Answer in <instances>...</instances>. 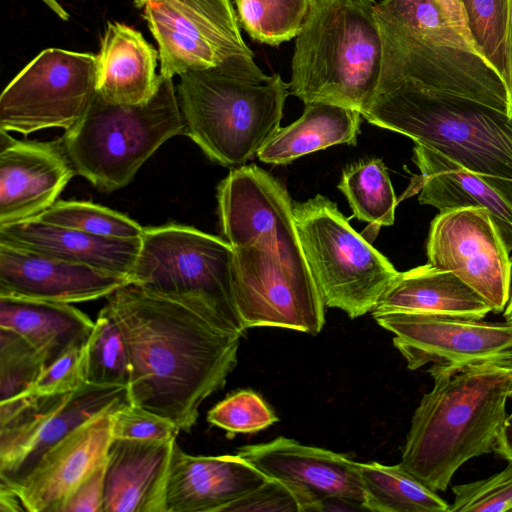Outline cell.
<instances>
[{"label":"cell","mask_w":512,"mask_h":512,"mask_svg":"<svg viewBox=\"0 0 512 512\" xmlns=\"http://www.w3.org/2000/svg\"><path fill=\"white\" fill-rule=\"evenodd\" d=\"M0 242L129 278L141 237L97 236L34 217L0 226Z\"/></svg>","instance_id":"24"},{"label":"cell","mask_w":512,"mask_h":512,"mask_svg":"<svg viewBox=\"0 0 512 512\" xmlns=\"http://www.w3.org/2000/svg\"><path fill=\"white\" fill-rule=\"evenodd\" d=\"M159 52L138 30L109 22L96 55V93L112 104L148 102L163 80L156 73Z\"/></svg>","instance_id":"25"},{"label":"cell","mask_w":512,"mask_h":512,"mask_svg":"<svg viewBox=\"0 0 512 512\" xmlns=\"http://www.w3.org/2000/svg\"><path fill=\"white\" fill-rule=\"evenodd\" d=\"M310 1H312V0H310Z\"/></svg>","instance_id":"50"},{"label":"cell","mask_w":512,"mask_h":512,"mask_svg":"<svg viewBox=\"0 0 512 512\" xmlns=\"http://www.w3.org/2000/svg\"><path fill=\"white\" fill-rule=\"evenodd\" d=\"M278 420L264 400L248 390L229 395L207 414V421L227 431L229 437L258 432Z\"/></svg>","instance_id":"36"},{"label":"cell","mask_w":512,"mask_h":512,"mask_svg":"<svg viewBox=\"0 0 512 512\" xmlns=\"http://www.w3.org/2000/svg\"><path fill=\"white\" fill-rule=\"evenodd\" d=\"M130 376V359L123 333L105 305L86 342L85 381L97 386L127 387Z\"/></svg>","instance_id":"31"},{"label":"cell","mask_w":512,"mask_h":512,"mask_svg":"<svg viewBox=\"0 0 512 512\" xmlns=\"http://www.w3.org/2000/svg\"><path fill=\"white\" fill-rule=\"evenodd\" d=\"M476 50L509 82L512 0H460Z\"/></svg>","instance_id":"32"},{"label":"cell","mask_w":512,"mask_h":512,"mask_svg":"<svg viewBox=\"0 0 512 512\" xmlns=\"http://www.w3.org/2000/svg\"><path fill=\"white\" fill-rule=\"evenodd\" d=\"M361 113L345 106L311 102L295 122L280 129L261 148L257 157L273 165H286L333 145H356Z\"/></svg>","instance_id":"28"},{"label":"cell","mask_w":512,"mask_h":512,"mask_svg":"<svg viewBox=\"0 0 512 512\" xmlns=\"http://www.w3.org/2000/svg\"><path fill=\"white\" fill-rule=\"evenodd\" d=\"M445 20L474 48L468 23L460 0H433ZM476 49V48H475Z\"/></svg>","instance_id":"42"},{"label":"cell","mask_w":512,"mask_h":512,"mask_svg":"<svg viewBox=\"0 0 512 512\" xmlns=\"http://www.w3.org/2000/svg\"><path fill=\"white\" fill-rule=\"evenodd\" d=\"M85 348L86 343L76 345L47 365L34 384L31 394H69L86 384Z\"/></svg>","instance_id":"39"},{"label":"cell","mask_w":512,"mask_h":512,"mask_svg":"<svg viewBox=\"0 0 512 512\" xmlns=\"http://www.w3.org/2000/svg\"><path fill=\"white\" fill-rule=\"evenodd\" d=\"M499 457L512 461V423H506L503 435L495 452Z\"/></svg>","instance_id":"45"},{"label":"cell","mask_w":512,"mask_h":512,"mask_svg":"<svg viewBox=\"0 0 512 512\" xmlns=\"http://www.w3.org/2000/svg\"><path fill=\"white\" fill-rule=\"evenodd\" d=\"M36 218L53 225L111 238H138L144 231V227L128 216L87 201H57Z\"/></svg>","instance_id":"34"},{"label":"cell","mask_w":512,"mask_h":512,"mask_svg":"<svg viewBox=\"0 0 512 512\" xmlns=\"http://www.w3.org/2000/svg\"><path fill=\"white\" fill-rule=\"evenodd\" d=\"M96 55L48 48L30 61L0 97V129L24 135L73 127L96 94Z\"/></svg>","instance_id":"12"},{"label":"cell","mask_w":512,"mask_h":512,"mask_svg":"<svg viewBox=\"0 0 512 512\" xmlns=\"http://www.w3.org/2000/svg\"><path fill=\"white\" fill-rule=\"evenodd\" d=\"M0 511H26L16 491L3 482H0Z\"/></svg>","instance_id":"44"},{"label":"cell","mask_w":512,"mask_h":512,"mask_svg":"<svg viewBox=\"0 0 512 512\" xmlns=\"http://www.w3.org/2000/svg\"><path fill=\"white\" fill-rule=\"evenodd\" d=\"M128 403L127 387L88 383L69 394L29 396L0 419V482L15 485L65 436Z\"/></svg>","instance_id":"14"},{"label":"cell","mask_w":512,"mask_h":512,"mask_svg":"<svg viewBox=\"0 0 512 512\" xmlns=\"http://www.w3.org/2000/svg\"><path fill=\"white\" fill-rule=\"evenodd\" d=\"M379 87L401 80L444 91L508 94L492 65L443 17L433 0H381Z\"/></svg>","instance_id":"6"},{"label":"cell","mask_w":512,"mask_h":512,"mask_svg":"<svg viewBox=\"0 0 512 512\" xmlns=\"http://www.w3.org/2000/svg\"><path fill=\"white\" fill-rule=\"evenodd\" d=\"M75 174L60 139L20 141L0 129V226L43 213Z\"/></svg>","instance_id":"17"},{"label":"cell","mask_w":512,"mask_h":512,"mask_svg":"<svg viewBox=\"0 0 512 512\" xmlns=\"http://www.w3.org/2000/svg\"><path fill=\"white\" fill-rule=\"evenodd\" d=\"M105 471L106 459L73 490L60 512H103Z\"/></svg>","instance_id":"41"},{"label":"cell","mask_w":512,"mask_h":512,"mask_svg":"<svg viewBox=\"0 0 512 512\" xmlns=\"http://www.w3.org/2000/svg\"><path fill=\"white\" fill-rule=\"evenodd\" d=\"M237 454L266 477L280 480L296 491L302 512H313L326 496H341L363 503L357 462L345 455L278 437L270 442L245 445Z\"/></svg>","instance_id":"18"},{"label":"cell","mask_w":512,"mask_h":512,"mask_svg":"<svg viewBox=\"0 0 512 512\" xmlns=\"http://www.w3.org/2000/svg\"><path fill=\"white\" fill-rule=\"evenodd\" d=\"M507 91H508V96H509L511 112H512V17H511L510 41H509V82L507 85Z\"/></svg>","instance_id":"47"},{"label":"cell","mask_w":512,"mask_h":512,"mask_svg":"<svg viewBox=\"0 0 512 512\" xmlns=\"http://www.w3.org/2000/svg\"><path fill=\"white\" fill-rule=\"evenodd\" d=\"M239 25L255 41L277 46L297 37L310 0H234Z\"/></svg>","instance_id":"33"},{"label":"cell","mask_w":512,"mask_h":512,"mask_svg":"<svg viewBox=\"0 0 512 512\" xmlns=\"http://www.w3.org/2000/svg\"><path fill=\"white\" fill-rule=\"evenodd\" d=\"M120 407L94 416L65 436L22 480L10 486L26 511L60 512L73 490L106 459L112 440V414Z\"/></svg>","instance_id":"19"},{"label":"cell","mask_w":512,"mask_h":512,"mask_svg":"<svg viewBox=\"0 0 512 512\" xmlns=\"http://www.w3.org/2000/svg\"><path fill=\"white\" fill-rule=\"evenodd\" d=\"M503 315H504L505 320H512V291H511L510 299L504 309Z\"/></svg>","instance_id":"48"},{"label":"cell","mask_w":512,"mask_h":512,"mask_svg":"<svg viewBox=\"0 0 512 512\" xmlns=\"http://www.w3.org/2000/svg\"><path fill=\"white\" fill-rule=\"evenodd\" d=\"M184 131L173 78H163L143 104H112L96 93L60 140L76 174L108 193L128 185L164 142Z\"/></svg>","instance_id":"7"},{"label":"cell","mask_w":512,"mask_h":512,"mask_svg":"<svg viewBox=\"0 0 512 512\" xmlns=\"http://www.w3.org/2000/svg\"><path fill=\"white\" fill-rule=\"evenodd\" d=\"M180 430L166 418L131 402L112 414V438L130 440H169Z\"/></svg>","instance_id":"38"},{"label":"cell","mask_w":512,"mask_h":512,"mask_svg":"<svg viewBox=\"0 0 512 512\" xmlns=\"http://www.w3.org/2000/svg\"><path fill=\"white\" fill-rule=\"evenodd\" d=\"M415 176L400 200L419 194L418 201L439 211L481 207L488 211L509 252L512 251V200L483 178L441 154L415 144Z\"/></svg>","instance_id":"23"},{"label":"cell","mask_w":512,"mask_h":512,"mask_svg":"<svg viewBox=\"0 0 512 512\" xmlns=\"http://www.w3.org/2000/svg\"><path fill=\"white\" fill-rule=\"evenodd\" d=\"M511 398H512V396H511ZM507 421L512 423V413L510 415H508Z\"/></svg>","instance_id":"49"},{"label":"cell","mask_w":512,"mask_h":512,"mask_svg":"<svg viewBox=\"0 0 512 512\" xmlns=\"http://www.w3.org/2000/svg\"><path fill=\"white\" fill-rule=\"evenodd\" d=\"M300 245L327 307L350 318L371 312L399 273L355 231L336 203L317 194L293 203Z\"/></svg>","instance_id":"9"},{"label":"cell","mask_w":512,"mask_h":512,"mask_svg":"<svg viewBox=\"0 0 512 512\" xmlns=\"http://www.w3.org/2000/svg\"><path fill=\"white\" fill-rule=\"evenodd\" d=\"M106 299L129 353L130 402L190 432L236 367L244 332L134 284Z\"/></svg>","instance_id":"1"},{"label":"cell","mask_w":512,"mask_h":512,"mask_svg":"<svg viewBox=\"0 0 512 512\" xmlns=\"http://www.w3.org/2000/svg\"><path fill=\"white\" fill-rule=\"evenodd\" d=\"M158 44L160 75L226 68L254 81L270 76L244 42L231 0H133Z\"/></svg>","instance_id":"10"},{"label":"cell","mask_w":512,"mask_h":512,"mask_svg":"<svg viewBox=\"0 0 512 512\" xmlns=\"http://www.w3.org/2000/svg\"><path fill=\"white\" fill-rule=\"evenodd\" d=\"M45 367L43 356L25 338L0 328V403L30 395Z\"/></svg>","instance_id":"35"},{"label":"cell","mask_w":512,"mask_h":512,"mask_svg":"<svg viewBox=\"0 0 512 512\" xmlns=\"http://www.w3.org/2000/svg\"><path fill=\"white\" fill-rule=\"evenodd\" d=\"M233 249V295L244 331L276 327L317 335L323 329L326 305L308 268L266 244Z\"/></svg>","instance_id":"11"},{"label":"cell","mask_w":512,"mask_h":512,"mask_svg":"<svg viewBox=\"0 0 512 512\" xmlns=\"http://www.w3.org/2000/svg\"><path fill=\"white\" fill-rule=\"evenodd\" d=\"M361 115L445 156L512 200L507 94L444 91L401 80L380 87Z\"/></svg>","instance_id":"2"},{"label":"cell","mask_w":512,"mask_h":512,"mask_svg":"<svg viewBox=\"0 0 512 512\" xmlns=\"http://www.w3.org/2000/svg\"><path fill=\"white\" fill-rule=\"evenodd\" d=\"M225 512H302L300 497L286 483L267 480L229 505Z\"/></svg>","instance_id":"40"},{"label":"cell","mask_w":512,"mask_h":512,"mask_svg":"<svg viewBox=\"0 0 512 512\" xmlns=\"http://www.w3.org/2000/svg\"><path fill=\"white\" fill-rule=\"evenodd\" d=\"M176 438H112L106 457L103 512H166L165 491Z\"/></svg>","instance_id":"22"},{"label":"cell","mask_w":512,"mask_h":512,"mask_svg":"<svg viewBox=\"0 0 512 512\" xmlns=\"http://www.w3.org/2000/svg\"><path fill=\"white\" fill-rule=\"evenodd\" d=\"M363 505L372 512H448L450 505L400 463H359Z\"/></svg>","instance_id":"29"},{"label":"cell","mask_w":512,"mask_h":512,"mask_svg":"<svg viewBox=\"0 0 512 512\" xmlns=\"http://www.w3.org/2000/svg\"><path fill=\"white\" fill-rule=\"evenodd\" d=\"M94 321L68 303L0 296V328L25 338L46 366L72 347L84 344Z\"/></svg>","instance_id":"27"},{"label":"cell","mask_w":512,"mask_h":512,"mask_svg":"<svg viewBox=\"0 0 512 512\" xmlns=\"http://www.w3.org/2000/svg\"><path fill=\"white\" fill-rule=\"evenodd\" d=\"M483 480L452 487L454 500L448 512L512 511V461Z\"/></svg>","instance_id":"37"},{"label":"cell","mask_w":512,"mask_h":512,"mask_svg":"<svg viewBox=\"0 0 512 512\" xmlns=\"http://www.w3.org/2000/svg\"><path fill=\"white\" fill-rule=\"evenodd\" d=\"M371 312L434 313L483 319L491 308L454 273L428 263L399 272Z\"/></svg>","instance_id":"26"},{"label":"cell","mask_w":512,"mask_h":512,"mask_svg":"<svg viewBox=\"0 0 512 512\" xmlns=\"http://www.w3.org/2000/svg\"><path fill=\"white\" fill-rule=\"evenodd\" d=\"M233 255L227 240L191 226L146 227L130 283L245 332L233 295Z\"/></svg>","instance_id":"8"},{"label":"cell","mask_w":512,"mask_h":512,"mask_svg":"<svg viewBox=\"0 0 512 512\" xmlns=\"http://www.w3.org/2000/svg\"><path fill=\"white\" fill-rule=\"evenodd\" d=\"M375 0H312L296 37L289 94L362 113L382 71Z\"/></svg>","instance_id":"4"},{"label":"cell","mask_w":512,"mask_h":512,"mask_svg":"<svg viewBox=\"0 0 512 512\" xmlns=\"http://www.w3.org/2000/svg\"><path fill=\"white\" fill-rule=\"evenodd\" d=\"M338 189L346 196L353 216L368 223L362 232L368 241L371 236L375 238L380 227L394 224L398 200L381 159L360 160L347 166Z\"/></svg>","instance_id":"30"},{"label":"cell","mask_w":512,"mask_h":512,"mask_svg":"<svg viewBox=\"0 0 512 512\" xmlns=\"http://www.w3.org/2000/svg\"><path fill=\"white\" fill-rule=\"evenodd\" d=\"M428 373L434 385L414 411L400 464L444 492L463 464L496 452L512 396V362Z\"/></svg>","instance_id":"3"},{"label":"cell","mask_w":512,"mask_h":512,"mask_svg":"<svg viewBox=\"0 0 512 512\" xmlns=\"http://www.w3.org/2000/svg\"><path fill=\"white\" fill-rule=\"evenodd\" d=\"M428 263L450 271L501 313L510 299L512 261L488 211L458 207L440 211L431 221Z\"/></svg>","instance_id":"15"},{"label":"cell","mask_w":512,"mask_h":512,"mask_svg":"<svg viewBox=\"0 0 512 512\" xmlns=\"http://www.w3.org/2000/svg\"><path fill=\"white\" fill-rule=\"evenodd\" d=\"M51 11H53L60 19L67 21L69 14L58 2V0H41Z\"/></svg>","instance_id":"46"},{"label":"cell","mask_w":512,"mask_h":512,"mask_svg":"<svg viewBox=\"0 0 512 512\" xmlns=\"http://www.w3.org/2000/svg\"><path fill=\"white\" fill-rule=\"evenodd\" d=\"M176 93L184 135L211 161L238 167L280 129L289 83L279 74L254 81L217 67L180 75Z\"/></svg>","instance_id":"5"},{"label":"cell","mask_w":512,"mask_h":512,"mask_svg":"<svg viewBox=\"0 0 512 512\" xmlns=\"http://www.w3.org/2000/svg\"><path fill=\"white\" fill-rule=\"evenodd\" d=\"M393 334V344L409 370L431 364L429 371L450 372L471 366L512 362V320L434 313L372 314Z\"/></svg>","instance_id":"13"},{"label":"cell","mask_w":512,"mask_h":512,"mask_svg":"<svg viewBox=\"0 0 512 512\" xmlns=\"http://www.w3.org/2000/svg\"><path fill=\"white\" fill-rule=\"evenodd\" d=\"M222 233L233 248L266 244L290 264L308 268L286 188L256 165L232 169L217 188ZM309 269V268H308Z\"/></svg>","instance_id":"16"},{"label":"cell","mask_w":512,"mask_h":512,"mask_svg":"<svg viewBox=\"0 0 512 512\" xmlns=\"http://www.w3.org/2000/svg\"><path fill=\"white\" fill-rule=\"evenodd\" d=\"M366 511L363 503L341 496H326L319 499L313 512L325 511Z\"/></svg>","instance_id":"43"},{"label":"cell","mask_w":512,"mask_h":512,"mask_svg":"<svg viewBox=\"0 0 512 512\" xmlns=\"http://www.w3.org/2000/svg\"><path fill=\"white\" fill-rule=\"evenodd\" d=\"M267 478L238 454L195 456L175 442L166 483V512H225Z\"/></svg>","instance_id":"21"},{"label":"cell","mask_w":512,"mask_h":512,"mask_svg":"<svg viewBox=\"0 0 512 512\" xmlns=\"http://www.w3.org/2000/svg\"><path fill=\"white\" fill-rule=\"evenodd\" d=\"M128 277L0 242V296L59 303L107 297Z\"/></svg>","instance_id":"20"}]
</instances>
